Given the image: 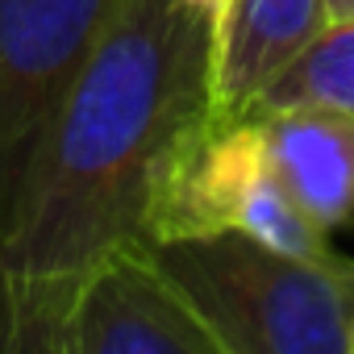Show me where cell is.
I'll return each mask as SVG.
<instances>
[{"instance_id":"9c48e42d","label":"cell","mask_w":354,"mask_h":354,"mask_svg":"<svg viewBox=\"0 0 354 354\" xmlns=\"http://www.w3.org/2000/svg\"><path fill=\"white\" fill-rule=\"evenodd\" d=\"M325 17H329V26L354 21V0H325Z\"/></svg>"},{"instance_id":"277c9868","label":"cell","mask_w":354,"mask_h":354,"mask_svg":"<svg viewBox=\"0 0 354 354\" xmlns=\"http://www.w3.org/2000/svg\"><path fill=\"white\" fill-rule=\"evenodd\" d=\"M117 0H0V246L30 205L55 121Z\"/></svg>"},{"instance_id":"7a4b0ae2","label":"cell","mask_w":354,"mask_h":354,"mask_svg":"<svg viewBox=\"0 0 354 354\" xmlns=\"http://www.w3.org/2000/svg\"><path fill=\"white\" fill-rule=\"evenodd\" d=\"M225 354H354V263L288 254L242 230L150 242Z\"/></svg>"},{"instance_id":"30bf717a","label":"cell","mask_w":354,"mask_h":354,"mask_svg":"<svg viewBox=\"0 0 354 354\" xmlns=\"http://www.w3.org/2000/svg\"><path fill=\"white\" fill-rule=\"evenodd\" d=\"M188 5H192V9H201L205 17H213V21H217V17H221V9H225V0H188Z\"/></svg>"},{"instance_id":"3957f363","label":"cell","mask_w":354,"mask_h":354,"mask_svg":"<svg viewBox=\"0 0 354 354\" xmlns=\"http://www.w3.org/2000/svg\"><path fill=\"white\" fill-rule=\"evenodd\" d=\"M217 230H242L288 254L333 250L329 234L283 188L254 113L221 117L213 109L205 121H196L171 146L146 196V242Z\"/></svg>"},{"instance_id":"ba28073f","label":"cell","mask_w":354,"mask_h":354,"mask_svg":"<svg viewBox=\"0 0 354 354\" xmlns=\"http://www.w3.org/2000/svg\"><path fill=\"white\" fill-rule=\"evenodd\" d=\"M292 104H325L354 113V21L325 26L313 38V46L250 109H292Z\"/></svg>"},{"instance_id":"6da1fadb","label":"cell","mask_w":354,"mask_h":354,"mask_svg":"<svg viewBox=\"0 0 354 354\" xmlns=\"http://www.w3.org/2000/svg\"><path fill=\"white\" fill-rule=\"evenodd\" d=\"M213 38L217 21L188 0H117L0 246L5 350H50L75 275L121 242H146L162 158L213 113Z\"/></svg>"},{"instance_id":"52a82bcc","label":"cell","mask_w":354,"mask_h":354,"mask_svg":"<svg viewBox=\"0 0 354 354\" xmlns=\"http://www.w3.org/2000/svg\"><path fill=\"white\" fill-rule=\"evenodd\" d=\"M296 205L329 234L354 217V113L325 104L250 109Z\"/></svg>"},{"instance_id":"5b68a950","label":"cell","mask_w":354,"mask_h":354,"mask_svg":"<svg viewBox=\"0 0 354 354\" xmlns=\"http://www.w3.org/2000/svg\"><path fill=\"white\" fill-rule=\"evenodd\" d=\"M50 354H225L196 304L158 267L150 242L92 259L55 321Z\"/></svg>"},{"instance_id":"8992f818","label":"cell","mask_w":354,"mask_h":354,"mask_svg":"<svg viewBox=\"0 0 354 354\" xmlns=\"http://www.w3.org/2000/svg\"><path fill=\"white\" fill-rule=\"evenodd\" d=\"M325 26V0H225L213 38V109L246 113Z\"/></svg>"}]
</instances>
